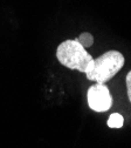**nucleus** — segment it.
Segmentation results:
<instances>
[{"label":"nucleus","instance_id":"nucleus-5","mask_svg":"<svg viewBox=\"0 0 131 148\" xmlns=\"http://www.w3.org/2000/svg\"><path fill=\"white\" fill-rule=\"evenodd\" d=\"M76 40H77L84 48H88V47L92 46V44H94V36H92L90 33L84 32V33H82V34L79 36Z\"/></svg>","mask_w":131,"mask_h":148},{"label":"nucleus","instance_id":"nucleus-3","mask_svg":"<svg viewBox=\"0 0 131 148\" xmlns=\"http://www.w3.org/2000/svg\"><path fill=\"white\" fill-rule=\"evenodd\" d=\"M87 100L90 109L98 113L107 112L112 106V97L105 84L95 82L90 86L87 93Z\"/></svg>","mask_w":131,"mask_h":148},{"label":"nucleus","instance_id":"nucleus-2","mask_svg":"<svg viewBox=\"0 0 131 148\" xmlns=\"http://www.w3.org/2000/svg\"><path fill=\"white\" fill-rule=\"evenodd\" d=\"M56 58L64 67L82 73L87 72L89 64L94 59L76 39L61 42L56 49Z\"/></svg>","mask_w":131,"mask_h":148},{"label":"nucleus","instance_id":"nucleus-1","mask_svg":"<svg viewBox=\"0 0 131 148\" xmlns=\"http://www.w3.org/2000/svg\"><path fill=\"white\" fill-rule=\"evenodd\" d=\"M124 62V55L121 52L108 51L101 57L92 59L87 68L86 77L90 81L105 84L123 68Z\"/></svg>","mask_w":131,"mask_h":148},{"label":"nucleus","instance_id":"nucleus-4","mask_svg":"<svg viewBox=\"0 0 131 148\" xmlns=\"http://www.w3.org/2000/svg\"><path fill=\"white\" fill-rule=\"evenodd\" d=\"M124 125V119L119 113L111 114L108 119V126L110 128H121Z\"/></svg>","mask_w":131,"mask_h":148},{"label":"nucleus","instance_id":"nucleus-6","mask_svg":"<svg viewBox=\"0 0 131 148\" xmlns=\"http://www.w3.org/2000/svg\"><path fill=\"white\" fill-rule=\"evenodd\" d=\"M126 90H128V98H129V101L131 102V71L126 74Z\"/></svg>","mask_w":131,"mask_h":148}]
</instances>
